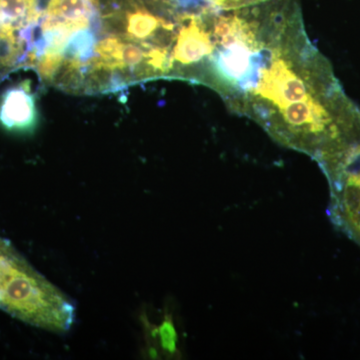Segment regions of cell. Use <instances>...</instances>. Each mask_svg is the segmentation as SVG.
Listing matches in <instances>:
<instances>
[{"mask_svg":"<svg viewBox=\"0 0 360 360\" xmlns=\"http://www.w3.org/2000/svg\"><path fill=\"white\" fill-rule=\"evenodd\" d=\"M0 309L56 333H65L75 319L72 302L4 239L0 238Z\"/></svg>","mask_w":360,"mask_h":360,"instance_id":"6da1fadb","label":"cell"},{"mask_svg":"<svg viewBox=\"0 0 360 360\" xmlns=\"http://www.w3.org/2000/svg\"><path fill=\"white\" fill-rule=\"evenodd\" d=\"M8 75L7 73L6 63H4V51H2L1 42H0V82Z\"/></svg>","mask_w":360,"mask_h":360,"instance_id":"5b68a950","label":"cell"},{"mask_svg":"<svg viewBox=\"0 0 360 360\" xmlns=\"http://www.w3.org/2000/svg\"><path fill=\"white\" fill-rule=\"evenodd\" d=\"M39 113L30 84L11 87L0 101V124L13 131H28L37 125Z\"/></svg>","mask_w":360,"mask_h":360,"instance_id":"3957f363","label":"cell"},{"mask_svg":"<svg viewBox=\"0 0 360 360\" xmlns=\"http://www.w3.org/2000/svg\"><path fill=\"white\" fill-rule=\"evenodd\" d=\"M206 1L214 4L215 6L219 7L224 11H231V9L253 6V4H260L266 0H206Z\"/></svg>","mask_w":360,"mask_h":360,"instance_id":"277c9868","label":"cell"},{"mask_svg":"<svg viewBox=\"0 0 360 360\" xmlns=\"http://www.w3.org/2000/svg\"><path fill=\"white\" fill-rule=\"evenodd\" d=\"M330 187L329 214L360 245V137L319 163Z\"/></svg>","mask_w":360,"mask_h":360,"instance_id":"7a4b0ae2","label":"cell"}]
</instances>
